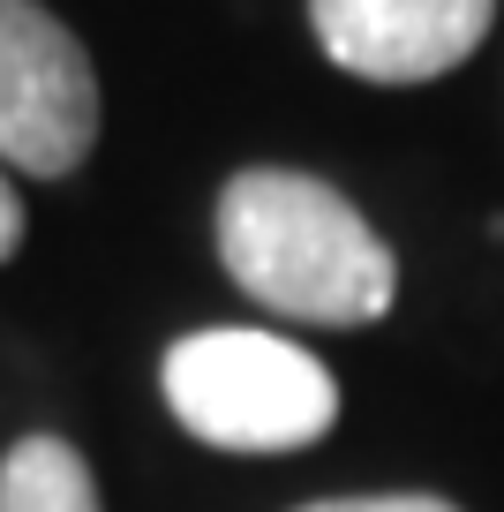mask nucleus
Here are the masks:
<instances>
[{
	"instance_id": "nucleus-3",
	"label": "nucleus",
	"mask_w": 504,
	"mask_h": 512,
	"mask_svg": "<svg viewBox=\"0 0 504 512\" xmlns=\"http://www.w3.org/2000/svg\"><path fill=\"white\" fill-rule=\"evenodd\" d=\"M98 144V76L83 38L38 0H0V166L61 181Z\"/></svg>"
},
{
	"instance_id": "nucleus-2",
	"label": "nucleus",
	"mask_w": 504,
	"mask_h": 512,
	"mask_svg": "<svg viewBox=\"0 0 504 512\" xmlns=\"http://www.w3.org/2000/svg\"><path fill=\"white\" fill-rule=\"evenodd\" d=\"M158 392L181 430L219 452H301L339 422V377L309 347L249 324L174 339L158 362Z\"/></svg>"
},
{
	"instance_id": "nucleus-7",
	"label": "nucleus",
	"mask_w": 504,
	"mask_h": 512,
	"mask_svg": "<svg viewBox=\"0 0 504 512\" xmlns=\"http://www.w3.org/2000/svg\"><path fill=\"white\" fill-rule=\"evenodd\" d=\"M23 249V204H16V189H8V174H0V264Z\"/></svg>"
},
{
	"instance_id": "nucleus-5",
	"label": "nucleus",
	"mask_w": 504,
	"mask_h": 512,
	"mask_svg": "<svg viewBox=\"0 0 504 512\" xmlns=\"http://www.w3.org/2000/svg\"><path fill=\"white\" fill-rule=\"evenodd\" d=\"M0 512H106L83 452L68 437H23L0 460Z\"/></svg>"
},
{
	"instance_id": "nucleus-6",
	"label": "nucleus",
	"mask_w": 504,
	"mask_h": 512,
	"mask_svg": "<svg viewBox=\"0 0 504 512\" xmlns=\"http://www.w3.org/2000/svg\"><path fill=\"white\" fill-rule=\"evenodd\" d=\"M301 512H459L452 497H422V490H392V497H316Z\"/></svg>"
},
{
	"instance_id": "nucleus-1",
	"label": "nucleus",
	"mask_w": 504,
	"mask_h": 512,
	"mask_svg": "<svg viewBox=\"0 0 504 512\" xmlns=\"http://www.w3.org/2000/svg\"><path fill=\"white\" fill-rule=\"evenodd\" d=\"M219 264L249 302L294 324H377L399 302V256L316 174L249 166L219 189Z\"/></svg>"
},
{
	"instance_id": "nucleus-4",
	"label": "nucleus",
	"mask_w": 504,
	"mask_h": 512,
	"mask_svg": "<svg viewBox=\"0 0 504 512\" xmlns=\"http://www.w3.org/2000/svg\"><path fill=\"white\" fill-rule=\"evenodd\" d=\"M316 46L362 83H437L497 23V0H309Z\"/></svg>"
}]
</instances>
